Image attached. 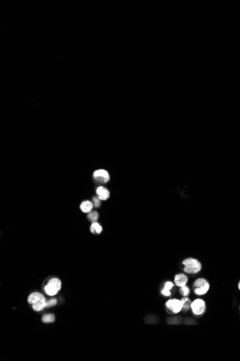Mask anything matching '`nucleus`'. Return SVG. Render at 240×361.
Masks as SVG:
<instances>
[{
	"instance_id": "1",
	"label": "nucleus",
	"mask_w": 240,
	"mask_h": 361,
	"mask_svg": "<svg viewBox=\"0 0 240 361\" xmlns=\"http://www.w3.org/2000/svg\"><path fill=\"white\" fill-rule=\"evenodd\" d=\"M182 264L184 266L183 271L188 274H197L201 270L202 268L201 262L193 257H189L184 259L182 262Z\"/></svg>"
},
{
	"instance_id": "2",
	"label": "nucleus",
	"mask_w": 240,
	"mask_h": 361,
	"mask_svg": "<svg viewBox=\"0 0 240 361\" xmlns=\"http://www.w3.org/2000/svg\"><path fill=\"white\" fill-rule=\"evenodd\" d=\"M193 291L198 296H203L208 293L210 285L205 278H198L193 283Z\"/></svg>"
},
{
	"instance_id": "3",
	"label": "nucleus",
	"mask_w": 240,
	"mask_h": 361,
	"mask_svg": "<svg viewBox=\"0 0 240 361\" xmlns=\"http://www.w3.org/2000/svg\"><path fill=\"white\" fill-rule=\"evenodd\" d=\"M191 309L194 315L200 316L204 314L206 309V302L201 298H196L192 301Z\"/></svg>"
},
{
	"instance_id": "4",
	"label": "nucleus",
	"mask_w": 240,
	"mask_h": 361,
	"mask_svg": "<svg viewBox=\"0 0 240 361\" xmlns=\"http://www.w3.org/2000/svg\"><path fill=\"white\" fill-rule=\"evenodd\" d=\"M165 305L168 309H169L173 313H178L183 310L182 301L177 298L168 300Z\"/></svg>"
},
{
	"instance_id": "5",
	"label": "nucleus",
	"mask_w": 240,
	"mask_h": 361,
	"mask_svg": "<svg viewBox=\"0 0 240 361\" xmlns=\"http://www.w3.org/2000/svg\"><path fill=\"white\" fill-rule=\"evenodd\" d=\"M95 180L99 183H107L109 180V172L105 170H98L94 172Z\"/></svg>"
},
{
	"instance_id": "6",
	"label": "nucleus",
	"mask_w": 240,
	"mask_h": 361,
	"mask_svg": "<svg viewBox=\"0 0 240 361\" xmlns=\"http://www.w3.org/2000/svg\"><path fill=\"white\" fill-rule=\"evenodd\" d=\"M188 281H189V278L188 277L183 273H179L176 275L174 278V282L175 285L181 288L183 286L186 285Z\"/></svg>"
},
{
	"instance_id": "7",
	"label": "nucleus",
	"mask_w": 240,
	"mask_h": 361,
	"mask_svg": "<svg viewBox=\"0 0 240 361\" xmlns=\"http://www.w3.org/2000/svg\"><path fill=\"white\" fill-rule=\"evenodd\" d=\"M96 194L101 200H106L109 198L110 192L104 186H99L96 189Z\"/></svg>"
},
{
	"instance_id": "8",
	"label": "nucleus",
	"mask_w": 240,
	"mask_h": 361,
	"mask_svg": "<svg viewBox=\"0 0 240 361\" xmlns=\"http://www.w3.org/2000/svg\"><path fill=\"white\" fill-rule=\"evenodd\" d=\"M42 299H45V297L43 296L42 294L40 293H38V292H35V293H32V294H30L29 297H28V302L30 303V304H35V303L39 301V300H42Z\"/></svg>"
},
{
	"instance_id": "9",
	"label": "nucleus",
	"mask_w": 240,
	"mask_h": 361,
	"mask_svg": "<svg viewBox=\"0 0 240 361\" xmlns=\"http://www.w3.org/2000/svg\"><path fill=\"white\" fill-rule=\"evenodd\" d=\"M45 307H47V302L46 300H45V299L39 300V301L32 304V308H33L34 310L36 311H42Z\"/></svg>"
},
{
	"instance_id": "10",
	"label": "nucleus",
	"mask_w": 240,
	"mask_h": 361,
	"mask_svg": "<svg viewBox=\"0 0 240 361\" xmlns=\"http://www.w3.org/2000/svg\"><path fill=\"white\" fill-rule=\"evenodd\" d=\"M47 284H48L51 287L53 288V289L56 290L57 291H59L60 288H61V282H60V280L58 278L51 279Z\"/></svg>"
},
{
	"instance_id": "11",
	"label": "nucleus",
	"mask_w": 240,
	"mask_h": 361,
	"mask_svg": "<svg viewBox=\"0 0 240 361\" xmlns=\"http://www.w3.org/2000/svg\"><path fill=\"white\" fill-rule=\"evenodd\" d=\"M93 206H94V204L92 202H90V201L88 200H86V201H84L81 204V210L84 213H89L92 211V208H93Z\"/></svg>"
},
{
	"instance_id": "12",
	"label": "nucleus",
	"mask_w": 240,
	"mask_h": 361,
	"mask_svg": "<svg viewBox=\"0 0 240 361\" xmlns=\"http://www.w3.org/2000/svg\"><path fill=\"white\" fill-rule=\"evenodd\" d=\"M181 301H182V304H183V311H189L190 309H191V304H192V301L191 300V299L189 297H187V296H185V297H183L181 298Z\"/></svg>"
},
{
	"instance_id": "13",
	"label": "nucleus",
	"mask_w": 240,
	"mask_h": 361,
	"mask_svg": "<svg viewBox=\"0 0 240 361\" xmlns=\"http://www.w3.org/2000/svg\"><path fill=\"white\" fill-rule=\"evenodd\" d=\"M90 230L92 233H100L101 231H102V227H101L97 222H94L90 227Z\"/></svg>"
},
{
	"instance_id": "14",
	"label": "nucleus",
	"mask_w": 240,
	"mask_h": 361,
	"mask_svg": "<svg viewBox=\"0 0 240 361\" xmlns=\"http://www.w3.org/2000/svg\"><path fill=\"white\" fill-rule=\"evenodd\" d=\"M42 319L44 323H52L55 321V316L52 313H47L43 316Z\"/></svg>"
},
{
	"instance_id": "15",
	"label": "nucleus",
	"mask_w": 240,
	"mask_h": 361,
	"mask_svg": "<svg viewBox=\"0 0 240 361\" xmlns=\"http://www.w3.org/2000/svg\"><path fill=\"white\" fill-rule=\"evenodd\" d=\"M45 293H46L47 295H49L51 296L56 295V294H57L58 292V291H56V290L53 289V288L50 286L48 284H47L46 286L45 287Z\"/></svg>"
},
{
	"instance_id": "16",
	"label": "nucleus",
	"mask_w": 240,
	"mask_h": 361,
	"mask_svg": "<svg viewBox=\"0 0 240 361\" xmlns=\"http://www.w3.org/2000/svg\"><path fill=\"white\" fill-rule=\"evenodd\" d=\"M179 291H180V293L183 296H188L191 293V290L189 287L187 286V285H185V286H183V287H181L180 288V290H179Z\"/></svg>"
},
{
	"instance_id": "17",
	"label": "nucleus",
	"mask_w": 240,
	"mask_h": 361,
	"mask_svg": "<svg viewBox=\"0 0 240 361\" xmlns=\"http://www.w3.org/2000/svg\"><path fill=\"white\" fill-rule=\"evenodd\" d=\"M98 218H99V214L96 211L92 212V213H91L90 214H88V218L91 220V221H92V222L96 221L97 219H98Z\"/></svg>"
},
{
	"instance_id": "18",
	"label": "nucleus",
	"mask_w": 240,
	"mask_h": 361,
	"mask_svg": "<svg viewBox=\"0 0 240 361\" xmlns=\"http://www.w3.org/2000/svg\"><path fill=\"white\" fill-rule=\"evenodd\" d=\"M173 287H174L173 283L170 282V281H168V282H166L165 283V285H164V288H163L165 289V290H167V291H170V290H172L173 288Z\"/></svg>"
},
{
	"instance_id": "19",
	"label": "nucleus",
	"mask_w": 240,
	"mask_h": 361,
	"mask_svg": "<svg viewBox=\"0 0 240 361\" xmlns=\"http://www.w3.org/2000/svg\"><path fill=\"white\" fill-rule=\"evenodd\" d=\"M93 200H94V203H93V204L94 205L95 207L98 208V207L100 206V204H101L100 200H101L99 198V197H97V198L96 197H94V198H93Z\"/></svg>"
},
{
	"instance_id": "20",
	"label": "nucleus",
	"mask_w": 240,
	"mask_h": 361,
	"mask_svg": "<svg viewBox=\"0 0 240 361\" xmlns=\"http://www.w3.org/2000/svg\"><path fill=\"white\" fill-rule=\"evenodd\" d=\"M57 304V300L55 298H53V299L50 300L48 302H47V306H53Z\"/></svg>"
},
{
	"instance_id": "21",
	"label": "nucleus",
	"mask_w": 240,
	"mask_h": 361,
	"mask_svg": "<svg viewBox=\"0 0 240 361\" xmlns=\"http://www.w3.org/2000/svg\"><path fill=\"white\" fill-rule=\"evenodd\" d=\"M161 293L165 296H170V295H171V293H170V291H167V290H165L164 288H163V290H162Z\"/></svg>"
},
{
	"instance_id": "22",
	"label": "nucleus",
	"mask_w": 240,
	"mask_h": 361,
	"mask_svg": "<svg viewBox=\"0 0 240 361\" xmlns=\"http://www.w3.org/2000/svg\"><path fill=\"white\" fill-rule=\"evenodd\" d=\"M238 288H239V289L240 290V281H239V284H238Z\"/></svg>"
}]
</instances>
